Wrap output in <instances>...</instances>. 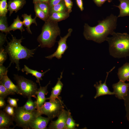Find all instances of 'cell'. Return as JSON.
Returning a JSON list of instances; mask_svg holds the SVG:
<instances>
[{"label":"cell","instance_id":"6da1fadb","mask_svg":"<svg viewBox=\"0 0 129 129\" xmlns=\"http://www.w3.org/2000/svg\"><path fill=\"white\" fill-rule=\"evenodd\" d=\"M118 17L112 14L102 20H99L96 26L91 27L87 24L84 26V36L87 40L101 43L106 40L109 35L114 32L117 25Z\"/></svg>","mask_w":129,"mask_h":129},{"label":"cell","instance_id":"7a4b0ae2","mask_svg":"<svg viewBox=\"0 0 129 129\" xmlns=\"http://www.w3.org/2000/svg\"><path fill=\"white\" fill-rule=\"evenodd\" d=\"M11 35L12 39L9 42L7 41V45L5 49L9 55L11 61L8 68L10 66L12 63H15L16 68L18 71H19L20 70L19 65L20 60L22 59H28L33 57L34 52L37 48L32 49H28L21 44L22 40L24 39L23 37L20 39H17L12 35Z\"/></svg>","mask_w":129,"mask_h":129},{"label":"cell","instance_id":"3957f363","mask_svg":"<svg viewBox=\"0 0 129 129\" xmlns=\"http://www.w3.org/2000/svg\"><path fill=\"white\" fill-rule=\"evenodd\" d=\"M111 35L112 37H108L106 40L110 55L118 59L129 57V34L114 32Z\"/></svg>","mask_w":129,"mask_h":129},{"label":"cell","instance_id":"277c9868","mask_svg":"<svg viewBox=\"0 0 129 129\" xmlns=\"http://www.w3.org/2000/svg\"><path fill=\"white\" fill-rule=\"evenodd\" d=\"M60 33L58 22L48 19L45 22L41 32L37 38V41L39 43L38 46L42 48L52 47L56 42L57 36Z\"/></svg>","mask_w":129,"mask_h":129},{"label":"cell","instance_id":"5b68a950","mask_svg":"<svg viewBox=\"0 0 129 129\" xmlns=\"http://www.w3.org/2000/svg\"><path fill=\"white\" fill-rule=\"evenodd\" d=\"M15 116L14 120L16 125L24 129H29L31 122L37 116L40 115L37 109L32 112L24 110L22 107L14 108Z\"/></svg>","mask_w":129,"mask_h":129},{"label":"cell","instance_id":"8992f818","mask_svg":"<svg viewBox=\"0 0 129 129\" xmlns=\"http://www.w3.org/2000/svg\"><path fill=\"white\" fill-rule=\"evenodd\" d=\"M14 79L22 96L36 98L38 88L37 84L32 81L23 76L14 74Z\"/></svg>","mask_w":129,"mask_h":129},{"label":"cell","instance_id":"52a82bcc","mask_svg":"<svg viewBox=\"0 0 129 129\" xmlns=\"http://www.w3.org/2000/svg\"><path fill=\"white\" fill-rule=\"evenodd\" d=\"M64 106L61 97L59 96L54 101L45 102L39 109L37 110L40 115H46L51 120L57 117L61 111L64 108Z\"/></svg>","mask_w":129,"mask_h":129},{"label":"cell","instance_id":"ba28073f","mask_svg":"<svg viewBox=\"0 0 129 129\" xmlns=\"http://www.w3.org/2000/svg\"><path fill=\"white\" fill-rule=\"evenodd\" d=\"M72 29L70 28L68 30V33L67 34L63 37H60V39L58 42V46L56 51L52 54L45 58L50 59H52L53 58L55 57L58 59H61L62 57V55L68 48L66 41L68 38L71 35L72 31Z\"/></svg>","mask_w":129,"mask_h":129},{"label":"cell","instance_id":"9c48e42d","mask_svg":"<svg viewBox=\"0 0 129 129\" xmlns=\"http://www.w3.org/2000/svg\"><path fill=\"white\" fill-rule=\"evenodd\" d=\"M69 114V110L67 111L63 109L57 116L55 121L52 120L48 129H66V124Z\"/></svg>","mask_w":129,"mask_h":129},{"label":"cell","instance_id":"30bf717a","mask_svg":"<svg viewBox=\"0 0 129 129\" xmlns=\"http://www.w3.org/2000/svg\"><path fill=\"white\" fill-rule=\"evenodd\" d=\"M115 66L114 67L109 71L107 72V75L105 80L103 83H102L101 81H100L99 82H97L96 84H94V86L96 90V93L94 98L96 99L101 96L106 95H114V92L110 91L107 86L106 82L110 73L115 68Z\"/></svg>","mask_w":129,"mask_h":129},{"label":"cell","instance_id":"8fae6325","mask_svg":"<svg viewBox=\"0 0 129 129\" xmlns=\"http://www.w3.org/2000/svg\"><path fill=\"white\" fill-rule=\"evenodd\" d=\"M114 95L116 97L120 100H124L127 96L129 87V82L120 80L118 82L112 85Z\"/></svg>","mask_w":129,"mask_h":129},{"label":"cell","instance_id":"7c38bea8","mask_svg":"<svg viewBox=\"0 0 129 129\" xmlns=\"http://www.w3.org/2000/svg\"><path fill=\"white\" fill-rule=\"evenodd\" d=\"M51 120L48 118L43 117L41 115L36 117L30 123L29 129H46L49 121Z\"/></svg>","mask_w":129,"mask_h":129},{"label":"cell","instance_id":"4fadbf2b","mask_svg":"<svg viewBox=\"0 0 129 129\" xmlns=\"http://www.w3.org/2000/svg\"><path fill=\"white\" fill-rule=\"evenodd\" d=\"M50 81L45 86L42 87L40 86V88L38 89L37 93L36 101L37 109L38 110L43 105L46 100H48V97L46 98L45 95L47 94L48 92L47 90L48 86L50 84Z\"/></svg>","mask_w":129,"mask_h":129},{"label":"cell","instance_id":"5bb4252c","mask_svg":"<svg viewBox=\"0 0 129 129\" xmlns=\"http://www.w3.org/2000/svg\"><path fill=\"white\" fill-rule=\"evenodd\" d=\"M1 82L11 93V95L15 93L22 95L18 87L15 85L8 77L7 75L0 78Z\"/></svg>","mask_w":129,"mask_h":129},{"label":"cell","instance_id":"9a60e30c","mask_svg":"<svg viewBox=\"0 0 129 129\" xmlns=\"http://www.w3.org/2000/svg\"><path fill=\"white\" fill-rule=\"evenodd\" d=\"M63 73V72H61L60 77L58 78L56 84L54 87L52 88L51 94L48 97V100L49 101H54L60 95L63 86L61 81L62 78Z\"/></svg>","mask_w":129,"mask_h":129},{"label":"cell","instance_id":"2e32d148","mask_svg":"<svg viewBox=\"0 0 129 129\" xmlns=\"http://www.w3.org/2000/svg\"><path fill=\"white\" fill-rule=\"evenodd\" d=\"M26 3V0H9L8 4V10L9 11V16L13 11L16 13L22 8Z\"/></svg>","mask_w":129,"mask_h":129},{"label":"cell","instance_id":"e0dca14e","mask_svg":"<svg viewBox=\"0 0 129 129\" xmlns=\"http://www.w3.org/2000/svg\"><path fill=\"white\" fill-rule=\"evenodd\" d=\"M13 118L3 111H0V129H9L13 125Z\"/></svg>","mask_w":129,"mask_h":129},{"label":"cell","instance_id":"ac0fdd59","mask_svg":"<svg viewBox=\"0 0 129 129\" xmlns=\"http://www.w3.org/2000/svg\"><path fill=\"white\" fill-rule=\"evenodd\" d=\"M117 75L120 80L129 81V63H125L118 69Z\"/></svg>","mask_w":129,"mask_h":129},{"label":"cell","instance_id":"d6986e66","mask_svg":"<svg viewBox=\"0 0 129 129\" xmlns=\"http://www.w3.org/2000/svg\"><path fill=\"white\" fill-rule=\"evenodd\" d=\"M50 70V69H48L45 72H40L36 70H34L29 68L26 65H24V68L22 69L21 70L23 72H26V75L28 74H32V76H35L36 79V82L38 83L39 84L40 86V81L42 80L43 79L42 77L43 76L44 74Z\"/></svg>","mask_w":129,"mask_h":129},{"label":"cell","instance_id":"ffe728a7","mask_svg":"<svg viewBox=\"0 0 129 129\" xmlns=\"http://www.w3.org/2000/svg\"><path fill=\"white\" fill-rule=\"evenodd\" d=\"M120 4L115 6L120 10V13L118 17L129 16V0H119Z\"/></svg>","mask_w":129,"mask_h":129},{"label":"cell","instance_id":"44dd1931","mask_svg":"<svg viewBox=\"0 0 129 129\" xmlns=\"http://www.w3.org/2000/svg\"><path fill=\"white\" fill-rule=\"evenodd\" d=\"M22 16L23 18V25L25 27H27L26 29L28 32L30 34H32L30 27L32 23L34 24L36 26H37V24L36 21L37 17L36 16L34 18L32 19V17L31 14L28 15L25 13L22 14Z\"/></svg>","mask_w":129,"mask_h":129},{"label":"cell","instance_id":"7402d4cb","mask_svg":"<svg viewBox=\"0 0 129 129\" xmlns=\"http://www.w3.org/2000/svg\"><path fill=\"white\" fill-rule=\"evenodd\" d=\"M69 13L67 11L63 12H54L49 16L48 19L58 22L67 18L69 16Z\"/></svg>","mask_w":129,"mask_h":129},{"label":"cell","instance_id":"603a6c76","mask_svg":"<svg viewBox=\"0 0 129 129\" xmlns=\"http://www.w3.org/2000/svg\"><path fill=\"white\" fill-rule=\"evenodd\" d=\"M23 22L21 21L19 16H17L16 18L14 19L13 22L9 27V31H14L19 29L22 32L25 30L23 27Z\"/></svg>","mask_w":129,"mask_h":129},{"label":"cell","instance_id":"cb8c5ba5","mask_svg":"<svg viewBox=\"0 0 129 129\" xmlns=\"http://www.w3.org/2000/svg\"><path fill=\"white\" fill-rule=\"evenodd\" d=\"M67 11V10L64 0H63L59 4L50 7L49 16L54 12H63Z\"/></svg>","mask_w":129,"mask_h":129},{"label":"cell","instance_id":"d4e9b609","mask_svg":"<svg viewBox=\"0 0 129 129\" xmlns=\"http://www.w3.org/2000/svg\"><path fill=\"white\" fill-rule=\"evenodd\" d=\"M25 110L29 112L33 111L37 109V106L36 101L33 102L31 97H28V100L25 104L22 106Z\"/></svg>","mask_w":129,"mask_h":129},{"label":"cell","instance_id":"484cf974","mask_svg":"<svg viewBox=\"0 0 129 129\" xmlns=\"http://www.w3.org/2000/svg\"><path fill=\"white\" fill-rule=\"evenodd\" d=\"M6 16H0V30L2 32L7 34L10 33Z\"/></svg>","mask_w":129,"mask_h":129},{"label":"cell","instance_id":"4316f807","mask_svg":"<svg viewBox=\"0 0 129 129\" xmlns=\"http://www.w3.org/2000/svg\"><path fill=\"white\" fill-rule=\"evenodd\" d=\"M78 124H76L72 118L71 113L69 110V114L66 124V129H75L76 127H78Z\"/></svg>","mask_w":129,"mask_h":129},{"label":"cell","instance_id":"83f0119b","mask_svg":"<svg viewBox=\"0 0 129 129\" xmlns=\"http://www.w3.org/2000/svg\"><path fill=\"white\" fill-rule=\"evenodd\" d=\"M34 5V10L36 16L45 22L47 21L49 18L46 14L38 7L36 3Z\"/></svg>","mask_w":129,"mask_h":129},{"label":"cell","instance_id":"f1b7e54d","mask_svg":"<svg viewBox=\"0 0 129 129\" xmlns=\"http://www.w3.org/2000/svg\"><path fill=\"white\" fill-rule=\"evenodd\" d=\"M7 0H0V16H6L7 13L8 4Z\"/></svg>","mask_w":129,"mask_h":129},{"label":"cell","instance_id":"f546056e","mask_svg":"<svg viewBox=\"0 0 129 129\" xmlns=\"http://www.w3.org/2000/svg\"><path fill=\"white\" fill-rule=\"evenodd\" d=\"M36 3L40 9L49 17L50 7L48 4L45 2H40Z\"/></svg>","mask_w":129,"mask_h":129},{"label":"cell","instance_id":"4dcf8cb0","mask_svg":"<svg viewBox=\"0 0 129 129\" xmlns=\"http://www.w3.org/2000/svg\"><path fill=\"white\" fill-rule=\"evenodd\" d=\"M124 100L126 112V117L129 121V87L127 95L124 97Z\"/></svg>","mask_w":129,"mask_h":129},{"label":"cell","instance_id":"1f68e13d","mask_svg":"<svg viewBox=\"0 0 129 129\" xmlns=\"http://www.w3.org/2000/svg\"><path fill=\"white\" fill-rule=\"evenodd\" d=\"M11 95L9 91L0 82V97L5 98L9 95Z\"/></svg>","mask_w":129,"mask_h":129},{"label":"cell","instance_id":"d6a6232c","mask_svg":"<svg viewBox=\"0 0 129 129\" xmlns=\"http://www.w3.org/2000/svg\"><path fill=\"white\" fill-rule=\"evenodd\" d=\"M14 107L7 104L3 109V111L6 113L14 118L15 116V109Z\"/></svg>","mask_w":129,"mask_h":129},{"label":"cell","instance_id":"836d02e7","mask_svg":"<svg viewBox=\"0 0 129 129\" xmlns=\"http://www.w3.org/2000/svg\"><path fill=\"white\" fill-rule=\"evenodd\" d=\"M7 52L3 47L0 49V65L3 64L7 58Z\"/></svg>","mask_w":129,"mask_h":129},{"label":"cell","instance_id":"e575fe53","mask_svg":"<svg viewBox=\"0 0 129 129\" xmlns=\"http://www.w3.org/2000/svg\"><path fill=\"white\" fill-rule=\"evenodd\" d=\"M18 99L13 98L9 97L7 100V102L11 106L15 108L18 107L17 102L19 101Z\"/></svg>","mask_w":129,"mask_h":129},{"label":"cell","instance_id":"d590c367","mask_svg":"<svg viewBox=\"0 0 129 129\" xmlns=\"http://www.w3.org/2000/svg\"><path fill=\"white\" fill-rule=\"evenodd\" d=\"M64 0L68 11L70 13L72 11V8L73 5L72 2L71 1V0Z\"/></svg>","mask_w":129,"mask_h":129},{"label":"cell","instance_id":"8d00e7d4","mask_svg":"<svg viewBox=\"0 0 129 129\" xmlns=\"http://www.w3.org/2000/svg\"><path fill=\"white\" fill-rule=\"evenodd\" d=\"M7 68H6L3 64L0 65V78L7 75Z\"/></svg>","mask_w":129,"mask_h":129},{"label":"cell","instance_id":"74e56055","mask_svg":"<svg viewBox=\"0 0 129 129\" xmlns=\"http://www.w3.org/2000/svg\"><path fill=\"white\" fill-rule=\"evenodd\" d=\"M7 34H4L2 33H0V47L3 48L2 46L5 41H7L6 36Z\"/></svg>","mask_w":129,"mask_h":129},{"label":"cell","instance_id":"f35d334b","mask_svg":"<svg viewBox=\"0 0 129 129\" xmlns=\"http://www.w3.org/2000/svg\"><path fill=\"white\" fill-rule=\"evenodd\" d=\"M113 0H93V1L96 4V5L98 7L102 6L105 1H108V2L110 3Z\"/></svg>","mask_w":129,"mask_h":129},{"label":"cell","instance_id":"ab89813d","mask_svg":"<svg viewBox=\"0 0 129 129\" xmlns=\"http://www.w3.org/2000/svg\"><path fill=\"white\" fill-rule=\"evenodd\" d=\"M63 0H49L48 3L50 7L56 5Z\"/></svg>","mask_w":129,"mask_h":129},{"label":"cell","instance_id":"60d3db41","mask_svg":"<svg viewBox=\"0 0 129 129\" xmlns=\"http://www.w3.org/2000/svg\"><path fill=\"white\" fill-rule=\"evenodd\" d=\"M4 98L0 97V108H5L6 106L5 101Z\"/></svg>","mask_w":129,"mask_h":129},{"label":"cell","instance_id":"b9f144b4","mask_svg":"<svg viewBox=\"0 0 129 129\" xmlns=\"http://www.w3.org/2000/svg\"><path fill=\"white\" fill-rule=\"evenodd\" d=\"M77 5L81 11L84 10L82 0H76Z\"/></svg>","mask_w":129,"mask_h":129},{"label":"cell","instance_id":"7bdbcfd3","mask_svg":"<svg viewBox=\"0 0 129 129\" xmlns=\"http://www.w3.org/2000/svg\"><path fill=\"white\" fill-rule=\"evenodd\" d=\"M49 1V0H40L39 2H45L48 4Z\"/></svg>","mask_w":129,"mask_h":129},{"label":"cell","instance_id":"ee69618b","mask_svg":"<svg viewBox=\"0 0 129 129\" xmlns=\"http://www.w3.org/2000/svg\"><path fill=\"white\" fill-rule=\"evenodd\" d=\"M40 0H33V3H37Z\"/></svg>","mask_w":129,"mask_h":129}]
</instances>
